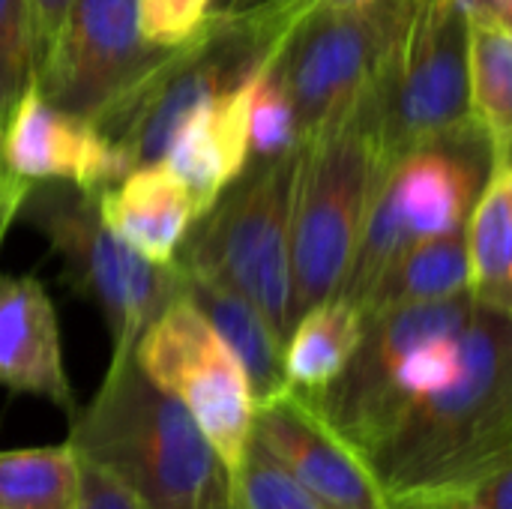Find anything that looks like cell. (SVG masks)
Returning a JSON list of instances; mask_svg holds the SVG:
<instances>
[{
	"label": "cell",
	"instance_id": "cell-2",
	"mask_svg": "<svg viewBox=\"0 0 512 509\" xmlns=\"http://www.w3.org/2000/svg\"><path fill=\"white\" fill-rule=\"evenodd\" d=\"M69 444L150 509L234 507V474L192 414L159 390L135 357L111 360L90 405L75 411Z\"/></svg>",
	"mask_w": 512,
	"mask_h": 509
},
{
	"label": "cell",
	"instance_id": "cell-20",
	"mask_svg": "<svg viewBox=\"0 0 512 509\" xmlns=\"http://www.w3.org/2000/svg\"><path fill=\"white\" fill-rule=\"evenodd\" d=\"M468 291V228H453L408 246L363 300V318L408 303L447 300ZM471 294V291H468Z\"/></svg>",
	"mask_w": 512,
	"mask_h": 509
},
{
	"label": "cell",
	"instance_id": "cell-8",
	"mask_svg": "<svg viewBox=\"0 0 512 509\" xmlns=\"http://www.w3.org/2000/svg\"><path fill=\"white\" fill-rule=\"evenodd\" d=\"M411 0H360L312 12L276 69L291 96L300 144L339 126L384 78Z\"/></svg>",
	"mask_w": 512,
	"mask_h": 509
},
{
	"label": "cell",
	"instance_id": "cell-18",
	"mask_svg": "<svg viewBox=\"0 0 512 509\" xmlns=\"http://www.w3.org/2000/svg\"><path fill=\"white\" fill-rule=\"evenodd\" d=\"M468 102L492 171L512 165V24L483 18L468 24Z\"/></svg>",
	"mask_w": 512,
	"mask_h": 509
},
{
	"label": "cell",
	"instance_id": "cell-23",
	"mask_svg": "<svg viewBox=\"0 0 512 509\" xmlns=\"http://www.w3.org/2000/svg\"><path fill=\"white\" fill-rule=\"evenodd\" d=\"M231 509H336L306 492L288 477L255 441L234 474V507Z\"/></svg>",
	"mask_w": 512,
	"mask_h": 509
},
{
	"label": "cell",
	"instance_id": "cell-17",
	"mask_svg": "<svg viewBox=\"0 0 512 509\" xmlns=\"http://www.w3.org/2000/svg\"><path fill=\"white\" fill-rule=\"evenodd\" d=\"M180 294L201 309V315L213 324V330L240 357L252 381L255 402L273 399L282 390H288L285 363H282L285 342L249 297H243L237 288L213 276L192 273V270H180Z\"/></svg>",
	"mask_w": 512,
	"mask_h": 509
},
{
	"label": "cell",
	"instance_id": "cell-30",
	"mask_svg": "<svg viewBox=\"0 0 512 509\" xmlns=\"http://www.w3.org/2000/svg\"><path fill=\"white\" fill-rule=\"evenodd\" d=\"M264 3L273 12V18L279 21V27L285 33H294L300 27V21H306L312 12L327 9V6H348V3H360V0H264Z\"/></svg>",
	"mask_w": 512,
	"mask_h": 509
},
{
	"label": "cell",
	"instance_id": "cell-28",
	"mask_svg": "<svg viewBox=\"0 0 512 509\" xmlns=\"http://www.w3.org/2000/svg\"><path fill=\"white\" fill-rule=\"evenodd\" d=\"M75 0H30V21H33V78L42 69L63 21L66 12Z\"/></svg>",
	"mask_w": 512,
	"mask_h": 509
},
{
	"label": "cell",
	"instance_id": "cell-6",
	"mask_svg": "<svg viewBox=\"0 0 512 509\" xmlns=\"http://www.w3.org/2000/svg\"><path fill=\"white\" fill-rule=\"evenodd\" d=\"M18 219L48 240L69 288L102 312L111 360L132 357L141 333L180 294V270L156 267L129 249L105 225L99 192L72 183L36 180Z\"/></svg>",
	"mask_w": 512,
	"mask_h": 509
},
{
	"label": "cell",
	"instance_id": "cell-21",
	"mask_svg": "<svg viewBox=\"0 0 512 509\" xmlns=\"http://www.w3.org/2000/svg\"><path fill=\"white\" fill-rule=\"evenodd\" d=\"M81 456L66 441L0 453V509H75Z\"/></svg>",
	"mask_w": 512,
	"mask_h": 509
},
{
	"label": "cell",
	"instance_id": "cell-15",
	"mask_svg": "<svg viewBox=\"0 0 512 509\" xmlns=\"http://www.w3.org/2000/svg\"><path fill=\"white\" fill-rule=\"evenodd\" d=\"M258 72L240 87L201 102L174 135L168 153L162 156V162L192 192L201 216L252 162L249 111Z\"/></svg>",
	"mask_w": 512,
	"mask_h": 509
},
{
	"label": "cell",
	"instance_id": "cell-10",
	"mask_svg": "<svg viewBox=\"0 0 512 509\" xmlns=\"http://www.w3.org/2000/svg\"><path fill=\"white\" fill-rule=\"evenodd\" d=\"M138 369L174 396L237 474L255 426V390L228 342L195 303L177 294L141 333L132 351Z\"/></svg>",
	"mask_w": 512,
	"mask_h": 509
},
{
	"label": "cell",
	"instance_id": "cell-5",
	"mask_svg": "<svg viewBox=\"0 0 512 509\" xmlns=\"http://www.w3.org/2000/svg\"><path fill=\"white\" fill-rule=\"evenodd\" d=\"M303 144L249 168L192 225L177 267L213 276L249 297L285 342L294 327L291 219Z\"/></svg>",
	"mask_w": 512,
	"mask_h": 509
},
{
	"label": "cell",
	"instance_id": "cell-4",
	"mask_svg": "<svg viewBox=\"0 0 512 509\" xmlns=\"http://www.w3.org/2000/svg\"><path fill=\"white\" fill-rule=\"evenodd\" d=\"M387 168L378 87L339 126L303 144L291 219L294 321L339 297Z\"/></svg>",
	"mask_w": 512,
	"mask_h": 509
},
{
	"label": "cell",
	"instance_id": "cell-25",
	"mask_svg": "<svg viewBox=\"0 0 512 509\" xmlns=\"http://www.w3.org/2000/svg\"><path fill=\"white\" fill-rule=\"evenodd\" d=\"M387 509H512V459L447 489L390 498Z\"/></svg>",
	"mask_w": 512,
	"mask_h": 509
},
{
	"label": "cell",
	"instance_id": "cell-22",
	"mask_svg": "<svg viewBox=\"0 0 512 509\" xmlns=\"http://www.w3.org/2000/svg\"><path fill=\"white\" fill-rule=\"evenodd\" d=\"M300 147L297 114L285 81L276 69V60L264 63L252 93L249 111V150L252 162H273Z\"/></svg>",
	"mask_w": 512,
	"mask_h": 509
},
{
	"label": "cell",
	"instance_id": "cell-9",
	"mask_svg": "<svg viewBox=\"0 0 512 509\" xmlns=\"http://www.w3.org/2000/svg\"><path fill=\"white\" fill-rule=\"evenodd\" d=\"M378 108L387 162L477 129L468 102V18L456 0L408 3L378 84Z\"/></svg>",
	"mask_w": 512,
	"mask_h": 509
},
{
	"label": "cell",
	"instance_id": "cell-16",
	"mask_svg": "<svg viewBox=\"0 0 512 509\" xmlns=\"http://www.w3.org/2000/svg\"><path fill=\"white\" fill-rule=\"evenodd\" d=\"M105 225L141 258L171 267L198 222V207L186 183L159 159L132 168L120 183L99 189Z\"/></svg>",
	"mask_w": 512,
	"mask_h": 509
},
{
	"label": "cell",
	"instance_id": "cell-3",
	"mask_svg": "<svg viewBox=\"0 0 512 509\" xmlns=\"http://www.w3.org/2000/svg\"><path fill=\"white\" fill-rule=\"evenodd\" d=\"M288 33L261 0L213 9L201 27L126 87L90 123L129 159L132 168L159 162L192 111L276 60Z\"/></svg>",
	"mask_w": 512,
	"mask_h": 509
},
{
	"label": "cell",
	"instance_id": "cell-12",
	"mask_svg": "<svg viewBox=\"0 0 512 509\" xmlns=\"http://www.w3.org/2000/svg\"><path fill=\"white\" fill-rule=\"evenodd\" d=\"M252 441L306 492L336 509H387L366 462L294 390L258 402Z\"/></svg>",
	"mask_w": 512,
	"mask_h": 509
},
{
	"label": "cell",
	"instance_id": "cell-7",
	"mask_svg": "<svg viewBox=\"0 0 512 509\" xmlns=\"http://www.w3.org/2000/svg\"><path fill=\"white\" fill-rule=\"evenodd\" d=\"M489 174L492 165L480 129L396 156L375 189L339 297L363 309L375 282L408 246L468 225Z\"/></svg>",
	"mask_w": 512,
	"mask_h": 509
},
{
	"label": "cell",
	"instance_id": "cell-24",
	"mask_svg": "<svg viewBox=\"0 0 512 509\" xmlns=\"http://www.w3.org/2000/svg\"><path fill=\"white\" fill-rule=\"evenodd\" d=\"M33 81L30 0H0V126Z\"/></svg>",
	"mask_w": 512,
	"mask_h": 509
},
{
	"label": "cell",
	"instance_id": "cell-27",
	"mask_svg": "<svg viewBox=\"0 0 512 509\" xmlns=\"http://www.w3.org/2000/svg\"><path fill=\"white\" fill-rule=\"evenodd\" d=\"M75 509H150L105 468L81 459V489Z\"/></svg>",
	"mask_w": 512,
	"mask_h": 509
},
{
	"label": "cell",
	"instance_id": "cell-13",
	"mask_svg": "<svg viewBox=\"0 0 512 509\" xmlns=\"http://www.w3.org/2000/svg\"><path fill=\"white\" fill-rule=\"evenodd\" d=\"M3 156L27 180H60L90 192L120 183L129 159L87 120L51 105L36 81L24 87L3 126Z\"/></svg>",
	"mask_w": 512,
	"mask_h": 509
},
{
	"label": "cell",
	"instance_id": "cell-19",
	"mask_svg": "<svg viewBox=\"0 0 512 509\" xmlns=\"http://www.w3.org/2000/svg\"><path fill=\"white\" fill-rule=\"evenodd\" d=\"M363 336V312L342 297L306 309L285 339V381L300 396H321L348 366Z\"/></svg>",
	"mask_w": 512,
	"mask_h": 509
},
{
	"label": "cell",
	"instance_id": "cell-31",
	"mask_svg": "<svg viewBox=\"0 0 512 509\" xmlns=\"http://www.w3.org/2000/svg\"><path fill=\"white\" fill-rule=\"evenodd\" d=\"M495 306L512 315V210H510V231H507V270H504V285H501V294H498Z\"/></svg>",
	"mask_w": 512,
	"mask_h": 509
},
{
	"label": "cell",
	"instance_id": "cell-14",
	"mask_svg": "<svg viewBox=\"0 0 512 509\" xmlns=\"http://www.w3.org/2000/svg\"><path fill=\"white\" fill-rule=\"evenodd\" d=\"M0 387L75 414L54 303L36 276L0 273Z\"/></svg>",
	"mask_w": 512,
	"mask_h": 509
},
{
	"label": "cell",
	"instance_id": "cell-11",
	"mask_svg": "<svg viewBox=\"0 0 512 509\" xmlns=\"http://www.w3.org/2000/svg\"><path fill=\"white\" fill-rule=\"evenodd\" d=\"M165 51L144 39L138 0H75L33 81L51 105L93 120Z\"/></svg>",
	"mask_w": 512,
	"mask_h": 509
},
{
	"label": "cell",
	"instance_id": "cell-32",
	"mask_svg": "<svg viewBox=\"0 0 512 509\" xmlns=\"http://www.w3.org/2000/svg\"><path fill=\"white\" fill-rule=\"evenodd\" d=\"M0 246H3V243H0Z\"/></svg>",
	"mask_w": 512,
	"mask_h": 509
},
{
	"label": "cell",
	"instance_id": "cell-26",
	"mask_svg": "<svg viewBox=\"0 0 512 509\" xmlns=\"http://www.w3.org/2000/svg\"><path fill=\"white\" fill-rule=\"evenodd\" d=\"M213 12V0H138L141 33L156 48L186 42Z\"/></svg>",
	"mask_w": 512,
	"mask_h": 509
},
{
	"label": "cell",
	"instance_id": "cell-29",
	"mask_svg": "<svg viewBox=\"0 0 512 509\" xmlns=\"http://www.w3.org/2000/svg\"><path fill=\"white\" fill-rule=\"evenodd\" d=\"M30 186H33V180L15 174V171L9 168V162H6V156H3V135H0V243H3V237H6V231H9V225L18 219L21 204H24Z\"/></svg>",
	"mask_w": 512,
	"mask_h": 509
},
{
	"label": "cell",
	"instance_id": "cell-1",
	"mask_svg": "<svg viewBox=\"0 0 512 509\" xmlns=\"http://www.w3.org/2000/svg\"><path fill=\"white\" fill-rule=\"evenodd\" d=\"M390 498L465 483L512 459V315L477 300L459 372L411 399L360 456Z\"/></svg>",
	"mask_w": 512,
	"mask_h": 509
}]
</instances>
